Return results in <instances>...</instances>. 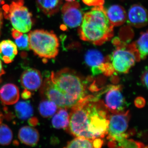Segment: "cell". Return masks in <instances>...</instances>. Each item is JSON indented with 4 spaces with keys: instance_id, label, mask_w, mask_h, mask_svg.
I'll use <instances>...</instances> for the list:
<instances>
[{
    "instance_id": "1",
    "label": "cell",
    "mask_w": 148,
    "mask_h": 148,
    "mask_svg": "<svg viewBox=\"0 0 148 148\" xmlns=\"http://www.w3.org/2000/svg\"><path fill=\"white\" fill-rule=\"evenodd\" d=\"M71 109L66 128L70 134L90 140L107 135L110 115L103 101L86 95Z\"/></svg>"
},
{
    "instance_id": "2",
    "label": "cell",
    "mask_w": 148,
    "mask_h": 148,
    "mask_svg": "<svg viewBox=\"0 0 148 148\" xmlns=\"http://www.w3.org/2000/svg\"><path fill=\"white\" fill-rule=\"evenodd\" d=\"M114 26L103 5L94 7L84 14L78 33L80 38L95 45H103L114 36Z\"/></svg>"
},
{
    "instance_id": "3",
    "label": "cell",
    "mask_w": 148,
    "mask_h": 148,
    "mask_svg": "<svg viewBox=\"0 0 148 148\" xmlns=\"http://www.w3.org/2000/svg\"><path fill=\"white\" fill-rule=\"evenodd\" d=\"M49 77L66 98L69 109L86 96L85 83L73 70L66 68L53 72Z\"/></svg>"
},
{
    "instance_id": "4",
    "label": "cell",
    "mask_w": 148,
    "mask_h": 148,
    "mask_svg": "<svg viewBox=\"0 0 148 148\" xmlns=\"http://www.w3.org/2000/svg\"><path fill=\"white\" fill-rule=\"evenodd\" d=\"M29 49L36 55L45 59L55 58L59 51L58 38L53 33L36 30L29 33Z\"/></svg>"
},
{
    "instance_id": "5",
    "label": "cell",
    "mask_w": 148,
    "mask_h": 148,
    "mask_svg": "<svg viewBox=\"0 0 148 148\" xmlns=\"http://www.w3.org/2000/svg\"><path fill=\"white\" fill-rule=\"evenodd\" d=\"M113 43L116 46L115 49L110 57L113 67L115 71L127 73L135 62L140 60L135 43H126L116 38L113 40Z\"/></svg>"
},
{
    "instance_id": "6",
    "label": "cell",
    "mask_w": 148,
    "mask_h": 148,
    "mask_svg": "<svg viewBox=\"0 0 148 148\" xmlns=\"http://www.w3.org/2000/svg\"><path fill=\"white\" fill-rule=\"evenodd\" d=\"M23 0H14L10 6L3 7L6 18L10 20L14 29L21 33L29 32L33 25L32 14L23 6Z\"/></svg>"
},
{
    "instance_id": "7",
    "label": "cell",
    "mask_w": 148,
    "mask_h": 148,
    "mask_svg": "<svg viewBox=\"0 0 148 148\" xmlns=\"http://www.w3.org/2000/svg\"><path fill=\"white\" fill-rule=\"evenodd\" d=\"M130 118L129 111L110 115L107 134V138L110 140L109 143L110 147H112L115 143L128 138L129 134L125 132L128 128Z\"/></svg>"
},
{
    "instance_id": "8",
    "label": "cell",
    "mask_w": 148,
    "mask_h": 148,
    "mask_svg": "<svg viewBox=\"0 0 148 148\" xmlns=\"http://www.w3.org/2000/svg\"><path fill=\"white\" fill-rule=\"evenodd\" d=\"M62 19L66 27L75 28L79 27L83 18V12L76 1L67 2L61 8Z\"/></svg>"
},
{
    "instance_id": "9",
    "label": "cell",
    "mask_w": 148,
    "mask_h": 148,
    "mask_svg": "<svg viewBox=\"0 0 148 148\" xmlns=\"http://www.w3.org/2000/svg\"><path fill=\"white\" fill-rule=\"evenodd\" d=\"M119 86H112L109 88L105 97V105L112 114L125 112V99L121 91Z\"/></svg>"
},
{
    "instance_id": "10",
    "label": "cell",
    "mask_w": 148,
    "mask_h": 148,
    "mask_svg": "<svg viewBox=\"0 0 148 148\" xmlns=\"http://www.w3.org/2000/svg\"><path fill=\"white\" fill-rule=\"evenodd\" d=\"M127 23L136 28H141L147 25V9L143 5L136 4L131 6L127 13Z\"/></svg>"
},
{
    "instance_id": "11",
    "label": "cell",
    "mask_w": 148,
    "mask_h": 148,
    "mask_svg": "<svg viewBox=\"0 0 148 148\" xmlns=\"http://www.w3.org/2000/svg\"><path fill=\"white\" fill-rule=\"evenodd\" d=\"M20 81L22 86L30 91L38 90L41 87L43 83L40 73L34 69L25 70L21 75Z\"/></svg>"
},
{
    "instance_id": "12",
    "label": "cell",
    "mask_w": 148,
    "mask_h": 148,
    "mask_svg": "<svg viewBox=\"0 0 148 148\" xmlns=\"http://www.w3.org/2000/svg\"><path fill=\"white\" fill-rule=\"evenodd\" d=\"M107 16L114 27H119L127 20V12L123 7L113 5L106 9Z\"/></svg>"
},
{
    "instance_id": "13",
    "label": "cell",
    "mask_w": 148,
    "mask_h": 148,
    "mask_svg": "<svg viewBox=\"0 0 148 148\" xmlns=\"http://www.w3.org/2000/svg\"><path fill=\"white\" fill-rule=\"evenodd\" d=\"M19 98L18 88L13 84H7L0 89V100L6 105L16 104Z\"/></svg>"
},
{
    "instance_id": "14",
    "label": "cell",
    "mask_w": 148,
    "mask_h": 148,
    "mask_svg": "<svg viewBox=\"0 0 148 148\" xmlns=\"http://www.w3.org/2000/svg\"><path fill=\"white\" fill-rule=\"evenodd\" d=\"M18 138L21 143L30 146H34L39 140L40 135L36 129L29 126H25L19 130Z\"/></svg>"
},
{
    "instance_id": "15",
    "label": "cell",
    "mask_w": 148,
    "mask_h": 148,
    "mask_svg": "<svg viewBox=\"0 0 148 148\" xmlns=\"http://www.w3.org/2000/svg\"><path fill=\"white\" fill-rule=\"evenodd\" d=\"M18 53L16 44L10 40H5L0 42V58L5 64H10Z\"/></svg>"
},
{
    "instance_id": "16",
    "label": "cell",
    "mask_w": 148,
    "mask_h": 148,
    "mask_svg": "<svg viewBox=\"0 0 148 148\" xmlns=\"http://www.w3.org/2000/svg\"><path fill=\"white\" fill-rule=\"evenodd\" d=\"M62 0H36L38 8L48 16L58 12L62 6Z\"/></svg>"
},
{
    "instance_id": "17",
    "label": "cell",
    "mask_w": 148,
    "mask_h": 148,
    "mask_svg": "<svg viewBox=\"0 0 148 148\" xmlns=\"http://www.w3.org/2000/svg\"><path fill=\"white\" fill-rule=\"evenodd\" d=\"M107 57H104L100 51L95 49L88 51L85 57L86 63L91 67L92 72L106 61Z\"/></svg>"
},
{
    "instance_id": "18",
    "label": "cell",
    "mask_w": 148,
    "mask_h": 148,
    "mask_svg": "<svg viewBox=\"0 0 148 148\" xmlns=\"http://www.w3.org/2000/svg\"><path fill=\"white\" fill-rule=\"evenodd\" d=\"M69 123V114L67 109L60 108L52 119L53 127L57 129L66 128Z\"/></svg>"
},
{
    "instance_id": "19",
    "label": "cell",
    "mask_w": 148,
    "mask_h": 148,
    "mask_svg": "<svg viewBox=\"0 0 148 148\" xmlns=\"http://www.w3.org/2000/svg\"><path fill=\"white\" fill-rule=\"evenodd\" d=\"M14 108L16 116L19 119L26 120L30 118L34 113L32 106L27 101L17 102Z\"/></svg>"
},
{
    "instance_id": "20",
    "label": "cell",
    "mask_w": 148,
    "mask_h": 148,
    "mask_svg": "<svg viewBox=\"0 0 148 148\" xmlns=\"http://www.w3.org/2000/svg\"><path fill=\"white\" fill-rule=\"evenodd\" d=\"M58 107L53 101L48 99L41 102L39 106V111L41 115L45 118L53 116L58 110Z\"/></svg>"
},
{
    "instance_id": "21",
    "label": "cell",
    "mask_w": 148,
    "mask_h": 148,
    "mask_svg": "<svg viewBox=\"0 0 148 148\" xmlns=\"http://www.w3.org/2000/svg\"><path fill=\"white\" fill-rule=\"evenodd\" d=\"M148 32H143L140 38L135 43L138 49L140 59L144 60L147 58L148 54Z\"/></svg>"
},
{
    "instance_id": "22",
    "label": "cell",
    "mask_w": 148,
    "mask_h": 148,
    "mask_svg": "<svg viewBox=\"0 0 148 148\" xmlns=\"http://www.w3.org/2000/svg\"><path fill=\"white\" fill-rule=\"evenodd\" d=\"M66 148H94L93 140L83 137H76L67 144Z\"/></svg>"
},
{
    "instance_id": "23",
    "label": "cell",
    "mask_w": 148,
    "mask_h": 148,
    "mask_svg": "<svg viewBox=\"0 0 148 148\" xmlns=\"http://www.w3.org/2000/svg\"><path fill=\"white\" fill-rule=\"evenodd\" d=\"M13 138V133L10 128L6 125L0 124V145H8Z\"/></svg>"
},
{
    "instance_id": "24",
    "label": "cell",
    "mask_w": 148,
    "mask_h": 148,
    "mask_svg": "<svg viewBox=\"0 0 148 148\" xmlns=\"http://www.w3.org/2000/svg\"><path fill=\"white\" fill-rule=\"evenodd\" d=\"M121 148H144L145 145L142 143L136 142L132 140H129L127 138L122 139L117 143L114 144L113 147Z\"/></svg>"
},
{
    "instance_id": "25",
    "label": "cell",
    "mask_w": 148,
    "mask_h": 148,
    "mask_svg": "<svg viewBox=\"0 0 148 148\" xmlns=\"http://www.w3.org/2000/svg\"><path fill=\"white\" fill-rule=\"evenodd\" d=\"M15 42L19 50L29 51L30 49L28 35L26 34H22L19 38L15 39Z\"/></svg>"
},
{
    "instance_id": "26",
    "label": "cell",
    "mask_w": 148,
    "mask_h": 148,
    "mask_svg": "<svg viewBox=\"0 0 148 148\" xmlns=\"http://www.w3.org/2000/svg\"><path fill=\"white\" fill-rule=\"evenodd\" d=\"M85 4L89 6H98L103 5L105 0H82Z\"/></svg>"
},
{
    "instance_id": "27",
    "label": "cell",
    "mask_w": 148,
    "mask_h": 148,
    "mask_svg": "<svg viewBox=\"0 0 148 148\" xmlns=\"http://www.w3.org/2000/svg\"><path fill=\"white\" fill-rule=\"evenodd\" d=\"M145 100L144 98H141V97H139L136 99L135 101V104L136 106L138 108H142L144 107L145 105Z\"/></svg>"
},
{
    "instance_id": "28",
    "label": "cell",
    "mask_w": 148,
    "mask_h": 148,
    "mask_svg": "<svg viewBox=\"0 0 148 148\" xmlns=\"http://www.w3.org/2000/svg\"><path fill=\"white\" fill-rule=\"evenodd\" d=\"M142 82L143 84L147 88H148V71L147 69L144 72L142 76Z\"/></svg>"
},
{
    "instance_id": "29",
    "label": "cell",
    "mask_w": 148,
    "mask_h": 148,
    "mask_svg": "<svg viewBox=\"0 0 148 148\" xmlns=\"http://www.w3.org/2000/svg\"><path fill=\"white\" fill-rule=\"evenodd\" d=\"M31 96H32V93L30 90L26 89L24 90L21 94V97L24 99H29V98H31Z\"/></svg>"
},
{
    "instance_id": "30",
    "label": "cell",
    "mask_w": 148,
    "mask_h": 148,
    "mask_svg": "<svg viewBox=\"0 0 148 148\" xmlns=\"http://www.w3.org/2000/svg\"><path fill=\"white\" fill-rule=\"evenodd\" d=\"M12 37L14 39H16L17 38H19L20 36L23 34L22 33L17 31V30H15V29H12Z\"/></svg>"
},
{
    "instance_id": "31",
    "label": "cell",
    "mask_w": 148,
    "mask_h": 148,
    "mask_svg": "<svg viewBox=\"0 0 148 148\" xmlns=\"http://www.w3.org/2000/svg\"><path fill=\"white\" fill-rule=\"evenodd\" d=\"M5 73V72L3 68L1 61L0 60V82H1L2 81V76L3 75H4Z\"/></svg>"
},
{
    "instance_id": "32",
    "label": "cell",
    "mask_w": 148,
    "mask_h": 148,
    "mask_svg": "<svg viewBox=\"0 0 148 148\" xmlns=\"http://www.w3.org/2000/svg\"><path fill=\"white\" fill-rule=\"evenodd\" d=\"M3 13L2 11L0 9V36H1V31L3 25Z\"/></svg>"
},
{
    "instance_id": "33",
    "label": "cell",
    "mask_w": 148,
    "mask_h": 148,
    "mask_svg": "<svg viewBox=\"0 0 148 148\" xmlns=\"http://www.w3.org/2000/svg\"><path fill=\"white\" fill-rule=\"evenodd\" d=\"M29 121H30V124L32 125L36 124V123L38 122L36 119H34L32 120H29Z\"/></svg>"
},
{
    "instance_id": "34",
    "label": "cell",
    "mask_w": 148,
    "mask_h": 148,
    "mask_svg": "<svg viewBox=\"0 0 148 148\" xmlns=\"http://www.w3.org/2000/svg\"><path fill=\"white\" fill-rule=\"evenodd\" d=\"M3 119V115L2 113L0 111V124L2 123Z\"/></svg>"
},
{
    "instance_id": "35",
    "label": "cell",
    "mask_w": 148,
    "mask_h": 148,
    "mask_svg": "<svg viewBox=\"0 0 148 148\" xmlns=\"http://www.w3.org/2000/svg\"><path fill=\"white\" fill-rule=\"evenodd\" d=\"M66 1L67 2H71L73 1H75V0H66Z\"/></svg>"
},
{
    "instance_id": "36",
    "label": "cell",
    "mask_w": 148,
    "mask_h": 148,
    "mask_svg": "<svg viewBox=\"0 0 148 148\" xmlns=\"http://www.w3.org/2000/svg\"><path fill=\"white\" fill-rule=\"evenodd\" d=\"M3 3H4V2L2 0H0V5H1V4H3Z\"/></svg>"
}]
</instances>
